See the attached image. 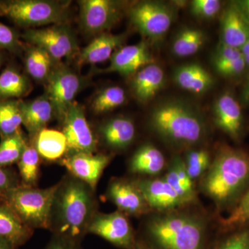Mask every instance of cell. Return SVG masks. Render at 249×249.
<instances>
[{"instance_id": "44dd1931", "label": "cell", "mask_w": 249, "mask_h": 249, "mask_svg": "<svg viewBox=\"0 0 249 249\" xmlns=\"http://www.w3.org/2000/svg\"><path fill=\"white\" fill-rule=\"evenodd\" d=\"M22 124L34 138L46 126L54 114L53 107L46 95L31 101H20Z\"/></svg>"}, {"instance_id": "cb8c5ba5", "label": "cell", "mask_w": 249, "mask_h": 249, "mask_svg": "<svg viewBox=\"0 0 249 249\" xmlns=\"http://www.w3.org/2000/svg\"><path fill=\"white\" fill-rule=\"evenodd\" d=\"M163 178L187 205L194 204L197 200L194 183L181 156L175 155L172 158Z\"/></svg>"}, {"instance_id": "7402d4cb", "label": "cell", "mask_w": 249, "mask_h": 249, "mask_svg": "<svg viewBox=\"0 0 249 249\" xmlns=\"http://www.w3.org/2000/svg\"><path fill=\"white\" fill-rule=\"evenodd\" d=\"M34 231L21 221L9 206L0 201V238L18 249L27 243Z\"/></svg>"}, {"instance_id": "c3c4849f", "label": "cell", "mask_w": 249, "mask_h": 249, "mask_svg": "<svg viewBox=\"0 0 249 249\" xmlns=\"http://www.w3.org/2000/svg\"><path fill=\"white\" fill-rule=\"evenodd\" d=\"M1 62H2V56H1V54L0 53V67H1Z\"/></svg>"}, {"instance_id": "ac0fdd59", "label": "cell", "mask_w": 249, "mask_h": 249, "mask_svg": "<svg viewBox=\"0 0 249 249\" xmlns=\"http://www.w3.org/2000/svg\"><path fill=\"white\" fill-rule=\"evenodd\" d=\"M221 42L240 49L249 39V22L237 1L229 3L221 18Z\"/></svg>"}, {"instance_id": "f546056e", "label": "cell", "mask_w": 249, "mask_h": 249, "mask_svg": "<svg viewBox=\"0 0 249 249\" xmlns=\"http://www.w3.org/2000/svg\"><path fill=\"white\" fill-rule=\"evenodd\" d=\"M40 156L32 140L29 141L17 165L21 185L36 187L40 175Z\"/></svg>"}, {"instance_id": "3957f363", "label": "cell", "mask_w": 249, "mask_h": 249, "mask_svg": "<svg viewBox=\"0 0 249 249\" xmlns=\"http://www.w3.org/2000/svg\"><path fill=\"white\" fill-rule=\"evenodd\" d=\"M207 227L196 214L158 213L147 222V243L153 249H206Z\"/></svg>"}, {"instance_id": "83f0119b", "label": "cell", "mask_w": 249, "mask_h": 249, "mask_svg": "<svg viewBox=\"0 0 249 249\" xmlns=\"http://www.w3.org/2000/svg\"><path fill=\"white\" fill-rule=\"evenodd\" d=\"M24 65L27 73L37 81H47L55 69V60L44 49L37 46H24Z\"/></svg>"}, {"instance_id": "d590c367", "label": "cell", "mask_w": 249, "mask_h": 249, "mask_svg": "<svg viewBox=\"0 0 249 249\" xmlns=\"http://www.w3.org/2000/svg\"><path fill=\"white\" fill-rule=\"evenodd\" d=\"M249 222V188L239 199L231 212L223 219L222 226L225 229L241 227Z\"/></svg>"}, {"instance_id": "7c38bea8", "label": "cell", "mask_w": 249, "mask_h": 249, "mask_svg": "<svg viewBox=\"0 0 249 249\" xmlns=\"http://www.w3.org/2000/svg\"><path fill=\"white\" fill-rule=\"evenodd\" d=\"M78 3L82 27L89 34H103L115 25L122 16L121 1L81 0Z\"/></svg>"}, {"instance_id": "b9f144b4", "label": "cell", "mask_w": 249, "mask_h": 249, "mask_svg": "<svg viewBox=\"0 0 249 249\" xmlns=\"http://www.w3.org/2000/svg\"><path fill=\"white\" fill-rule=\"evenodd\" d=\"M240 49L234 48L221 42L214 53L213 63L231 61L242 58Z\"/></svg>"}, {"instance_id": "d4e9b609", "label": "cell", "mask_w": 249, "mask_h": 249, "mask_svg": "<svg viewBox=\"0 0 249 249\" xmlns=\"http://www.w3.org/2000/svg\"><path fill=\"white\" fill-rule=\"evenodd\" d=\"M100 133L106 145L114 150H123L133 142L135 124L127 117H116L101 125Z\"/></svg>"}, {"instance_id": "ab89813d", "label": "cell", "mask_w": 249, "mask_h": 249, "mask_svg": "<svg viewBox=\"0 0 249 249\" xmlns=\"http://www.w3.org/2000/svg\"><path fill=\"white\" fill-rule=\"evenodd\" d=\"M213 65L216 71L221 76L227 78L239 76L242 74L247 68L243 57L231 61L213 63Z\"/></svg>"}, {"instance_id": "ee69618b", "label": "cell", "mask_w": 249, "mask_h": 249, "mask_svg": "<svg viewBox=\"0 0 249 249\" xmlns=\"http://www.w3.org/2000/svg\"><path fill=\"white\" fill-rule=\"evenodd\" d=\"M242 103L246 106L249 105V76L246 81L245 86L242 91V96H241Z\"/></svg>"}, {"instance_id": "52a82bcc", "label": "cell", "mask_w": 249, "mask_h": 249, "mask_svg": "<svg viewBox=\"0 0 249 249\" xmlns=\"http://www.w3.org/2000/svg\"><path fill=\"white\" fill-rule=\"evenodd\" d=\"M131 22L149 39H160L169 30L174 20L173 10L160 1H139L129 10Z\"/></svg>"}, {"instance_id": "74e56055", "label": "cell", "mask_w": 249, "mask_h": 249, "mask_svg": "<svg viewBox=\"0 0 249 249\" xmlns=\"http://www.w3.org/2000/svg\"><path fill=\"white\" fill-rule=\"evenodd\" d=\"M24 46L14 29L0 22V49H6L13 53H18L24 49Z\"/></svg>"}, {"instance_id": "7bdbcfd3", "label": "cell", "mask_w": 249, "mask_h": 249, "mask_svg": "<svg viewBox=\"0 0 249 249\" xmlns=\"http://www.w3.org/2000/svg\"><path fill=\"white\" fill-rule=\"evenodd\" d=\"M44 249H82L80 247V242H76L60 237V236L54 235L52 240L49 242L48 245Z\"/></svg>"}, {"instance_id": "836d02e7", "label": "cell", "mask_w": 249, "mask_h": 249, "mask_svg": "<svg viewBox=\"0 0 249 249\" xmlns=\"http://www.w3.org/2000/svg\"><path fill=\"white\" fill-rule=\"evenodd\" d=\"M126 101L124 89L120 87H109L98 93L92 102V109L98 114L107 112L124 105Z\"/></svg>"}, {"instance_id": "e575fe53", "label": "cell", "mask_w": 249, "mask_h": 249, "mask_svg": "<svg viewBox=\"0 0 249 249\" xmlns=\"http://www.w3.org/2000/svg\"><path fill=\"white\" fill-rule=\"evenodd\" d=\"M183 160L187 172L193 181L203 177L211 163L209 152L204 149L189 150Z\"/></svg>"}, {"instance_id": "bcb514c9", "label": "cell", "mask_w": 249, "mask_h": 249, "mask_svg": "<svg viewBox=\"0 0 249 249\" xmlns=\"http://www.w3.org/2000/svg\"><path fill=\"white\" fill-rule=\"evenodd\" d=\"M134 249H153L145 241L137 240V245H136Z\"/></svg>"}, {"instance_id": "30bf717a", "label": "cell", "mask_w": 249, "mask_h": 249, "mask_svg": "<svg viewBox=\"0 0 249 249\" xmlns=\"http://www.w3.org/2000/svg\"><path fill=\"white\" fill-rule=\"evenodd\" d=\"M46 85V96L53 107L54 114L62 121L82 87L81 79L65 67H55Z\"/></svg>"}, {"instance_id": "8992f818", "label": "cell", "mask_w": 249, "mask_h": 249, "mask_svg": "<svg viewBox=\"0 0 249 249\" xmlns=\"http://www.w3.org/2000/svg\"><path fill=\"white\" fill-rule=\"evenodd\" d=\"M67 3L46 0H0V16L18 27L62 24L67 17Z\"/></svg>"}, {"instance_id": "1f68e13d", "label": "cell", "mask_w": 249, "mask_h": 249, "mask_svg": "<svg viewBox=\"0 0 249 249\" xmlns=\"http://www.w3.org/2000/svg\"><path fill=\"white\" fill-rule=\"evenodd\" d=\"M21 100L0 99V137L12 135L20 129L22 116Z\"/></svg>"}, {"instance_id": "60d3db41", "label": "cell", "mask_w": 249, "mask_h": 249, "mask_svg": "<svg viewBox=\"0 0 249 249\" xmlns=\"http://www.w3.org/2000/svg\"><path fill=\"white\" fill-rule=\"evenodd\" d=\"M216 249H249V230L235 232L221 242Z\"/></svg>"}, {"instance_id": "5bb4252c", "label": "cell", "mask_w": 249, "mask_h": 249, "mask_svg": "<svg viewBox=\"0 0 249 249\" xmlns=\"http://www.w3.org/2000/svg\"><path fill=\"white\" fill-rule=\"evenodd\" d=\"M112 157L103 154H67L60 163L72 176L96 189L98 181Z\"/></svg>"}, {"instance_id": "8d00e7d4", "label": "cell", "mask_w": 249, "mask_h": 249, "mask_svg": "<svg viewBox=\"0 0 249 249\" xmlns=\"http://www.w3.org/2000/svg\"><path fill=\"white\" fill-rule=\"evenodd\" d=\"M222 8L219 0H194L191 1L192 14L203 19H211L215 17Z\"/></svg>"}, {"instance_id": "7a4b0ae2", "label": "cell", "mask_w": 249, "mask_h": 249, "mask_svg": "<svg viewBox=\"0 0 249 249\" xmlns=\"http://www.w3.org/2000/svg\"><path fill=\"white\" fill-rule=\"evenodd\" d=\"M249 184V154L222 146L203 175L201 188L218 207L232 204Z\"/></svg>"}, {"instance_id": "d6986e66", "label": "cell", "mask_w": 249, "mask_h": 249, "mask_svg": "<svg viewBox=\"0 0 249 249\" xmlns=\"http://www.w3.org/2000/svg\"><path fill=\"white\" fill-rule=\"evenodd\" d=\"M124 34H109L104 32L99 34L78 53V64H97L110 59L119 47H121L125 41Z\"/></svg>"}, {"instance_id": "9a60e30c", "label": "cell", "mask_w": 249, "mask_h": 249, "mask_svg": "<svg viewBox=\"0 0 249 249\" xmlns=\"http://www.w3.org/2000/svg\"><path fill=\"white\" fill-rule=\"evenodd\" d=\"M151 211H175L188 206L164 178H141L134 180Z\"/></svg>"}, {"instance_id": "e0dca14e", "label": "cell", "mask_w": 249, "mask_h": 249, "mask_svg": "<svg viewBox=\"0 0 249 249\" xmlns=\"http://www.w3.org/2000/svg\"><path fill=\"white\" fill-rule=\"evenodd\" d=\"M216 126L232 140L239 141L243 128V115L240 103L231 93L226 92L219 96L213 107Z\"/></svg>"}, {"instance_id": "7dc6e473", "label": "cell", "mask_w": 249, "mask_h": 249, "mask_svg": "<svg viewBox=\"0 0 249 249\" xmlns=\"http://www.w3.org/2000/svg\"><path fill=\"white\" fill-rule=\"evenodd\" d=\"M0 249H18L6 240L0 238Z\"/></svg>"}, {"instance_id": "8fae6325", "label": "cell", "mask_w": 249, "mask_h": 249, "mask_svg": "<svg viewBox=\"0 0 249 249\" xmlns=\"http://www.w3.org/2000/svg\"><path fill=\"white\" fill-rule=\"evenodd\" d=\"M61 122L62 132L67 139V154H94L96 152L97 141L87 121L83 106L73 103Z\"/></svg>"}, {"instance_id": "603a6c76", "label": "cell", "mask_w": 249, "mask_h": 249, "mask_svg": "<svg viewBox=\"0 0 249 249\" xmlns=\"http://www.w3.org/2000/svg\"><path fill=\"white\" fill-rule=\"evenodd\" d=\"M174 80L180 88L195 94H201L212 88L214 79L206 69L196 63L178 67L174 72Z\"/></svg>"}, {"instance_id": "4316f807", "label": "cell", "mask_w": 249, "mask_h": 249, "mask_svg": "<svg viewBox=\"0 0 249 249\" xmlns=\"http://www.w3.org/2000/svg\"><path fill=\"white\" fill-rule=\"evenodd\" d=\"M32 139L41 158L48 161L61 160L68 152L66 137L60 131L45 128Z\"/></svg>"}, {"instance_id": "2e32d148", "label": "cell", "mask_w": 249, "mask_h": 249, "mask_svg": "<svg viewBox=\"0 0 249 249\" xmlns=\"http://www.w3.org/2000/svg\"><path fill=\"white\" fill-rule=\"evenodd\" d=\"M107 72H116L123 76L134 75L144 67L155 63L148 45L142 41L137 45L121 47L110 58Z\"/></svg>"}, {"instance_id": "9c48e42d", "label": "cell", "mask_w": 249, "mask_h": 249, "mask_svg": "<svg viewBox=\"0 0 249 249\" xmlns=\"http://www.w3.org/2000/svg\"><path fill=\"white\" fill-rule=\"evenodd\" d=\"M22 37L30 45L44 49L55 61L72 58L79 53L74 37L62 24L43 29H29Z\"/></svg>"}, {"instance_id": "4fadbf2b", "label": "cell", "mask_w": 249, "mask_h": 249, "mask_svg": "<svg viewBox=\"0 0 249 249\" xmlns=\"http://www.w3.org/2000/svg\"><path fill=\"white\" fill-rule=\"evenodd\" d=\"M106 195L107 199L125 215L139 217L151 211L134 180L113 178Z\"/></svg>"}, {"instance_id": "484cf974", "label": "cell", "mask_w": 249, "mask_h": 249, "mask_svg": "<svg viewBox=\"0 0 249 249\" xmlns=\"http://www.w3.org/2000/svg\"><path fill=\"white\" fill-rule=\"evenodd\" d=\"M165 165L163 153L155 145L147 143L134 152L129 161V168L132 173L155 176L163 171Z\"/></svg>"}, {"instance_id": "5b68a950", "label": "cell", "mask_w": 249, "mask_h": 249, "mask_svg": "<svg viewBox=\"0 0 249 249\" xmlns=\"http://www.w3.org/2000/svg\"><path fill=\"white\" fill-rule=\"evenodd\" d=\"M58 183L50 188L19 185L10 191L2 202L9 206L21 221L30 229H49L51 212Z\"/></svg>"}, {"instance_id": "f1b7e54d", "label": "cell", "mask_w": 249, "mask_h": 249, "mask_svg": "<svg viewBox=\"0 0 249 249\" xmlns=\"http://www.w3.org/2000/svg\"><path fill=\"white\" fill-rule=\"evenodd\" d=\"M30 81L17 68L8 66L0 74V99H15L30 92Z\"/></svg>"}, {"instance_id": "6da1fadb", "label": "cell", "mask_w": 249, "mask_h": 249, "mask_svg": "<svg viewBox=\"0 0 249 249\" xmlns=\"http://www.w3.org/2000/svg\"><path fill=\"white\" fill-rule=\"evenodd\" d=\"M96 213L94 190L70 174L58 183L49 229L54 235L81 242Z\"/></svg>"}, {"instance_id": "f35d334b", "label": "cell", "mask_w": 249, "mask_h": 249, "mask_svg": "<svg viewBox=\"0 0 249 249\" xmlns=\"http://www.w3.org/2000/svg\"><path fill=\"white\" fill-rule=\"evenodd\" d=\"M20 178L15 170L0 166V201L11 190L21 184Z\"/></svg>"}, {"instance_id": "4dcf8cb0", "label": "cell", "mask_w": 249, "mask_h": 249, "mask_svg": "<svg viewBox=\"0 0 249 249\" xmlns=\"http://www.w3.org/2000/svg\"><path fill=\"white\" fill-rule=\"evenodd\" d=\"M204 33L196 28H185L178 33L173 43V52L178 57L191 56L197 53L204 45Z\"/></svg>"}, {"instance_id": "d6a6232c", "label": "cell", "mask_w": 249, "mask_h": 249, "mask_svg": "<svg viewBox=\"0 0 249 249\" xmlns=\"http://www.w3.org/2000/svg\"><path fill=\"white\" fill-rule=\"evenodd\" d=\"M22 129L12 135L1 139L0 142V166L9 168L17 163L22 157L28 143Z\"/></svg>"}, {"instance_id": "ba28073f", "label": "cell", "mask_w": 249, "mask_h": 249, "mask_svg": "<svg viewBox=\"0 0 249 249\" xmlns=\"http://www.w3.org/2000/svg\"><path fill=\"white\" fill-rule=\"evenodd\" d=\"M88 233L98 235L121 249H135L138 240L127 216L119 210L111 213L96 212Z\"/></svg>"}, {"instance_id": "f6af8a7d", "label": "cell", "mask_w": 249, "mask_h": 249, "mask_svg": "<svg viewBox=\"0 0 249 249\" xmlns=\"http://www.w3.org/2000/svg\"><path fill=\"white\" fill-rule=\"evenodd\" d=\"M237 4L240 6L245 17L248 19L249 22V0H242V1H237Z\"/></svg>"}, {"instance_id": "277c9868", "label": "cell", "mask_w": 249, "mask_h": 249, "mask_svg": "<svg viewBox=\"0 0 249 249\" xmlns=\"http://www.w3.org/2000/svg\"><path fill=\"white\" fill-rule=\"evenodd\" d=\"M150 124L162 140L176 148L198 145L206 134V124L199 113L190 105L175 100L156 106Z\"/></svg>"}, {"instance_id": "ffe728a7", "label": "cell", "mask_w": 249, "mask_h": 249, "mask_svg": "<svg viewBox=\"0 0 249 249\" xmlns=\"http://www.w3.org/2000/svg\"><path fill=\"white\" fill-rule=\"evenodd\" d=\"M165 74L161 67L155 63L144 67L133 75L131 88L137 99L142 103L151 101L163 88Z\"/></svg>"}]
</instances>
